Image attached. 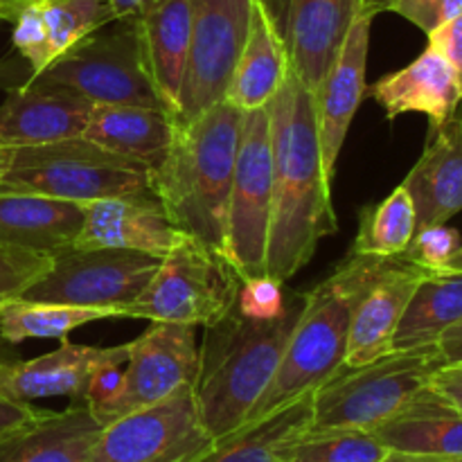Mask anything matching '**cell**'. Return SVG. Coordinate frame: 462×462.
<instances>
[{
  "label": "cell",
  "mask_w": 462,
  "mask_h": 462,
  "mask_svg": "<svg viewBox=\"0 0 462 462\" xmlns=\"http://www.w3.org/2000/svg\"><path fill=\"white\" fill-rule=\"evenodd\" d=\"M266 111L273 147L266 273L289 282L310 264L319 244L337 233L338 219L323 171L314 93L291 68Z\"/></svg>",
  "instance_id": "cell-1"
},
{
  "label": "cell",
  "mask_w": 462,
  "mask_h": 462,
  "mask_svg": "<svg viewBox=\"0 0 462 462\" xmlns=\"http://www.w3.org/2000/svg\"><path fill=\"white\" fill-rule=\"evenodd\" d=\"M242 117L221 102L192 122H176L170 152L152 171V189L171 224L224 257Z\"/></svg>",
  "instance_id": "cell-2"
},
{
  "label": "cell",
  "mask_w": 462,
  "mask_h": 462,
  "mask_svg": "<svg viewBox=\"0 0 462 462\" xmlns=\"http://www.w3.org/2000/svg\"><path fill=\"white\" fill-rule=\"evenodd\" d=\"M302 305L305 293L296 291L275 319H248L233 307L226 319L206 328L194 395L203 427L215 442L246 422L282 361Z\"/></svg>",
  "instance_id": "cell-3"
},
{
  "label": "cell",
  "mask_w": 462,
  "mask_h": 462,
  "mask_svg": "<svg viewBox=\"0 0 462 462\" xmlns=\"http://www.w3.org/2000/svg\"><path fill=\"white\" fill-rule=\"evenodd\" d=\"M383 262L386 257L350 253L332 275L305 293V305L284 347L282 361L244 424L257 422L310 395L343 368L352 310Z\"/></svg>",
  "instance_id": "cell-4"
},
{
  "label": "cell",
  "mask_w": 462,
  "mask_h": 462,
  "mask_svg": "<svg viewBox=\"0 0 462 462\" xmlns=\"http://www.w3.org/2000/svg\"><path fill=\"white\" fill-rule=\"evenodd\" d=\"M0 192H30L88 203L111 197H156L152 170L126 161L86 138L14 149Z\"/></svg>",
  "instance_id": "cell-5"
},
{
  "label": "cell",
  "mask_w": 462,
  "mask_h": 462,
  "mask_svg": "<svg viewBox=\"0 0 462 462\" xmlns=\"http://www.w3.org/2000/svg\"><path fill=\"white\" fill-rule=\"evenodd\" d=\"M442 368L433 346L393 350L365 365H343L314 391L311 429L374 431L400 413Z\"/></svg>",
  "instance_id": "cell-6"
},
{
  "label": "cell",
  "mask_w": 462,
  "mask_h": 462,
  "mask_svg": "<svg viewBox=\"0 0 462 462\" xmlns=\"http://www.w3.org/2000/svg\"><path fill=\"white\" fill-rule=\"evenodd\" d=\"M242 278L221 253L183 235L126 310V319L210 328L233 311Z\"/></svg>",
  "instance_id": "cell-7"
},
{
  "label": "cell",
  "mask_w": 462,
  "mask_h": 462,
  "mask_svg": "<svg viewBox=\"0 0 462 462\" xmlns=\"http://www.w3.org/2000/svg\"><path fill=\"white\" fill-rule=\"evenodd\" d=\"M161 260L120 248H68L21 293L32 300L111 310L126 319Z\"/></svg>",
  "instance_id": "cell-8"
},
{
  "label": "cell",
  "mask_w": 462,
  "mask_h": 462,
  "mask_svg": "<svg viewBox=\"0 0 462 462\" xmlns=\"http://www.w3.org/2000/svg\"><path fill=\"white\" fill-rule=\"evenodd\" d=\"M271 203H273V147L266 108L246 111L239 131L237 161L228 201L226 260L239 278L266 273Z\"/></svg>",
  "instance_id": "cell-9"
},
{
  "label": "cell",
  "mask_w": 462,
  "mask_h": 462,
  "mask_svg": "<svg viewBox=\"0 0 462 462\" xmlns=\"http://www.w3.org/2000/svg\"><path fill=\"white\" fill-rule=\"evenodd\" d=\"M36 77L93 104L162 108L144 70L135 23H120L113 32H93Z\"/></svg>",
  "instance_id": "cell-10"
},
{
  "label": "cell",
  "mask_w": 462,
  "mask_h": 462,
  "mask_svg": "<svg viewBox=\"0 0 462 462\" xmlns=\"http://www.w3.org/2000/svg\"><path fill=\"white\" fill-rule=\"evenodd\" d=\"M212 447L194 386H188L102 427L86 462H199Z\"/></svg>",
  "instance_id": "cell-11"
},
{
  "label": "cell",
  "mask_w": 462,
  "mask_h": 462,
  "mask_svg": "<svg viewBox=\"0 0 462 462\" xmlns=\"http://www.w3.org/2000/svg\"><path fill=\"white\" fill-rule=\"evenodd\" d=\"M255 0H189L192 32L176 122H192L226 102L248 39Z\"/></svg>",
  "instance_id": "cell-12"
},
{
  "label": "cell",
  "mask_w": 462,
  "mask_h": 462,
  "mask_svg": "<svg viewBox=\"0 0 462 462\" xmlns=\"http://www.w3.org/2000/svg\"><path fill=\"white\" fill-rule=\"evenodd\" d=\"M125 364L116 397L93 413L102 427L194 386L199 373L197 328L152 323L129 343Z\"/></svg>",
  "instance_id": "cell-13"
},
{
  "label": "cell",
  "mask_w": 462,
  "mask_h": 462,
  "mask_svg": "<svg viewBox=\"0 0 462 462\" xmlns=\"http://www.w3.org/2000/svg\"><path fill=\"white\" fill-rule=\"evenodd\" d=\"M0 147L21 149L79 138L88 125L93 102L72 90L32 75L21 57L0 61Z\"/></svg>",
  "instance_id": "cell-14"
},
{
  "label": "cell",
  "mask_w": 462,
  "mask_h": 462,
  "mask_svg": "<svg viewBox=\"0 0 462 462\" xmlns=\"http://www.w3.org/2000/svg\"><path fill=\"white\" fill-rule=\"evenodd\" d=\"M129 343L113 347L75 346L66 338L54 352L27 361L0 359V397L18 404H32L50 397L86 402L90 379L108 365L126 361Z\"/></svg>",
  "instance_id": "cell-15"
},
{
  "label": "cell",
  "mask_w": 462,
  "mask_h": 462,
  "mask_svg": "<svg viewBox=\"0 0 462 462\" xmlns=\"http://www.w3.org/2000/svg\"><path fill=\"white\" fill-rule=\"evenodd\" d=\"M374 16L361 14L355 25L347 32L337 59L329 66L328 75L314 90L316 125H319L320 156H323V171L332 185L337 174L338 156L343 143L350 131L352 117L359 111L365 97V70H368V48L370 27Z\"/></svg>",
  "instance_id": "cell-16"
},
{
  "label": "cell",
  "mask_w": 462,
  "mask_h": 462,
  "mask_svg": "<svg viewBox=\"0 0 462 462\" xmlns=\"http://www.w3.org/2000/svg\"><path fill=\"white\" fill-rule=\"evenodd\" d=\"M427 273L429 271L411 264L402 255L386 257L382 269L365 284L352 310L343 365L356 368L393 352V338L400 328L406 305Z\"/></svg>",
  "instance_id": "cell-17"
},
{
  "label": "cell",
  "mask_w": 462,
  "mask_h": 462,
  "mask_svg": "<svg viewBox=\"0 0 462 462\" xmlns=\"http://www.w3.org/2000/svg\"><path fill=\"white\" fill-rule=\"evenodd\" d=\"M81 206L84 226L72 248H120L162 260L183 237L156 197H111Z\"/></svg>",
  "instance_id": "cell-18"
},
{
  "label": "cell",
  "mask_w": 462,
  "mask_h": 462,
  "mask_svg": "<svg viewBox=\"0 0 462 462\" xmlns=\"http://www.w3.org/2000/svg\"><path fill=\"white\" fill-rule=\"evenodd\" d=\"M364 0H289L282 39L289 68L314 93L337 59Z\"/></svg>",
  "instance_id": "cell-19"
},
{
  "label": "cell",
  "mask_w": 462,
  "mask_h": 462,
  "mask_svg": "<svg viewBox=\"0 0 462 462\" xmlns=\"http://www.w3.org/2000/svg\"><path fill=\"white\" fill-rule=\"evenodd\" d=\"M418 215V230L447 224L462 212V113L431 126L427 144L402 183Z\"/></svg>",
  "instance_id": "cell-20"
},
{
  "label": "cell",
  "mask_w": 462,
  "mask_h": 462,
  "mask_svg": "<svg viewBox=\"0 0 462 462\" xmlns=\"http://www.w3.org/2000/svg\"><path fill=\"white\" fill-rule=\"evenodd\" d=\"M365 95L383 108L388 120L404 113H424L431 126L449 120L462 104V88L454 68L431 45L406 68L368 86Z\"/></svg>",
  "instance_id": "cell-21"
},
{
  "label": "cell",
  "mask_w": 462,
  "mask_h": 462,
  "mask_svg": "<svg viewBox=\"0 0 462 462\" xmlns=\"http://www.w3.org/2000/svg\"><path fill=\"white\" fill-rule=\"evenodd\" d=\"M99 431L102 424L86 402L41 409L34 420L0 436V462H86Z\"/></svg>",
  "instance_id": "cell-22"
},
{
  "label": "cell",
  "mask_w": 462,
  "mask_h": 462,
  "mask_svg": "<svg viewBox=\"0 0 462 462\" xmlns=\"http://www.w3.org/2000/svg\"><path fill=\"white\" fill-rule=\"evenodd\" d=\"M84 206L30 192H0V244L54 257L75 246Z\"/></svg>",
  "instance_id": "cell-23"
},
{
  "label": "cell",
  "mask_w": 462,
  "mask_h": 462,
  "mask_svg": "<svg viewBox=\"0 0 462 462\" xmlns=\"http://www.w3.org/2000/svg\"><path fill=\"white\" fill-rule=\"evenodd\" d=\"M135 23L144 70L161 106L176 120L189 54L192 7L189 0H165Z\"/></svg>",
  "instance_id": "cell-24"
},
{
  "label": "cell",
  "mask_w": 462,
  "mask_h": 462,
  "mask_svg": "<svg viewBox=\"0 0 462 462\" xmlns=\"http://www.w3.org/2000/svg\"><path fill=\"white\" fill-rule=\"evenodd\" d=\"M174 131L176 120L165 108L93 104L81 138L153 171L165 161Z\"/></svg>",
  "instance_id": "cell-25"
},
{
  "label": "cell",
  "mask_w": 462,
  "mask_h": 462,
  "mask_svg": "<svg viewBox=\"0 0 462 462\" xmlns=\"http://www.w3.org/2000/svg\"><path fill=\"white\" fill-rule=\"evenodd\" d=\"M289 72V57L284 48L282 32L275 23L266 0L253 5L251 30L239 54L233 81L226 93V102L239 111L266 108L282 86Z\"/></svg>",
  "instance_id": "cell-26"
},
{
  "label": "cell",
  "mask_w": 462,
  "mask_h": 462,
  "mask_svg": "<svg viewBox=\"0 0 462 462\" xmlns=\"http://www.w3.org/2000/svg\"><path fill=\"white\" fill-rule=\"evenodd\" d=\"M373 433L397 454L462 456V411L454 409L429 386Z\"/></svg>",
  "instance_id": "cell-27"
},
{
  "label": "cell",
  "mask_w": 462,
  "mask_h": 462,
  "mask_svg": "<svg viewBox=\"0 0 462 462\" xmlns=\"http://www.w3.org/2000/svg\"><path fill=\"white\" fill-rule=\"evenodd\" d=\"M311 415L314 393L217 440L199 462H289L291 447L311 429Z\"/></svg>",
  "instance_id": "cell-28"
},
{
  "label": "cell",
  "mask_w": 462,
  "mask_h": 462,
  "mask_svg": "<svg viewBox=\"0 0 462 462\" xmlns=\"http://www.w3.org/2000/svg\"><path fill=\"white\" fill-rule=\"evenodd\" d=\"M462 319V271L427 273L415 287L400 320L393 350L433 346L447 328Z\"/></svg>",
  "instance_id": "cell-29"
},
{
  "label": "cell",
  "mask_w": 462,
  "mask_h": 462,
  "mask_svg": "<svg viewBox=\"0 0 462 462\" xmlns=\"http://www.w3.org/2000/svg\"><path fill=\"white\" fill-rule=\"evenodd\" d=\"M106 319H120V316L111 310H90V307L12 296L0 302V341L9 346H18L30 338L63 341L75 329Z\"/></svg>",
  "instance_id": "cell-30"
},
{
  "label": "cell",
  "mask_w": 462,
  "mask_h": 462,
  "mask_svg": "<svg viewBox=\"0 0 462 462\" xmlns=\"http://www.w3.org/2000/svg\"><path fill=\"white\" fill-rule=\"evenodd\" d=\"M418 233V215L404 185L393 189L382 203L365 206L359 215V230L352 242V255L397 257Z\"/></svg>",
  "instance_id": "cell-31"
},
{
  "label": "cell",
  "mask_w": 462,
  "mask_h": 462,
  "mask_svg": "<svg viewBox=\"0 0 462 462\" xmlns=\"http://www.w3.org/2000/svg\"><path fill=\"white\" fill-rule=\"evenodd\" d=\"M391 449L373 431L310 429L291 447L289 462H382Z\"/></svg>",
  "instance_id": "cell-32"
},
{
  "label": "cell",
  "mask_w": 462,
  "mask_h": 462,
  "mask_svg": "<svg viewBox=\"0 0 462 462\" xmlns=\"http://www.w3.org/2000/svg\"><path fill=\"white\" fill-rule=\"evenodd\" d=\"M43 21L54 61L81 39L102 30L111 16L106 0H43Z\"/></svg>",
  "instance_id": "cell-33"
},
{
  "label": "cell",
  "mask_w": 462,
  "mask_h": 462,
  "mask_svg": "<svg viewBox=\"0 0 462 462\" xmlns=\"http://www.w3.org/2000/svg\"><path fill=\"white\" fill-rule=\"evenodd\" d=\"M293 296L296 291L289 289L287 282H280L269 273L253 275V278H244L239 284L235 307L239 314L248 316V319H275L287 310Z\"/></svg>",
  "instance_id": "cell-34"
},
{
  "label": "cell",
  "mask_w": 462,
  "mask_h": 462,
  "mask_svg": "<svg viewBox=\"0 0 462 462\" xmlns=\"http://www.w3.org/2000/svg\"><path fill=\"white\" fill-rule=\"evenodd\" d=\"M460 233L447 224L427 226V228L418 230L402 253L404 260L411 264L420 266V269L436 273V271H445L447 262L454 257V253L460 248Z\"/></svg>",
  "instance_id": "cell-35"
},
{
  "label": "cell",
  "mask_w": 462,
  "mask_h": 462,
  "mask_svg": "<svg viewBox=\"0 0 462 462\" xmlns=\"http://www.w3.org/2000/svg\"><path fill=\"white\" fill-rule=\"evenodd\" d=\"M52 257L0 244V302L12 296H21L45 269Z\"/></svg>",
  "instance_id": "cell-36"
},
{
  "label": "cell",
  "mask_w": 462,
  "mask_h": 462,
  "mask_svg": "<svg viewBox=\"0 0 462 462\" xmlns=\"http://www.w3.org/2000/svg\"><path fill=\"white\" fill-rule=\"evenodd\" d=\"M388 12L400 14L429 36L460 16L462 0H393Z\"/></svg>",
  "instance_id": "cell-37"
},
{
  "label": "cell",
  "mask_w": 462,
  "mask_h": 462,
  "mask_svg": "<svg viewBox=\"0 0 462 462\" xmlns=\"http://www.w3.org/2000/svg\"><path fill=\"white\" fill-rule=\"evenodd\" d=\"M429 45L436 48L449 61L462 88V14L454 21L447 23V25H442L440 30L431 32L429 34Z\"/></svg>",
  "instance_id": "cell-38"
},
{
  "label": "cell",
  "mask_w": 462,
  "mask_h": 462,
  "mask_svg": "<svg viewBox=\"0 0 462 462\" xmlns=\"http://www.w3.org/2000/svg\"><path fill=\"white\" fill-rule=\"evenodd\" d=\"M429 388L445 402H449L454 409L462 411V364L442 365L440 370H436Z\"/></svg>",
  "instance_id": "cell-39"
},
{
  "label": "cell",
  "mask_w": 462,
  "mask_h": 462,
  "mask_svg": "<svg viewBox=\"0 0 462 462\" xmlns=\"http://www.w3.org/2000/svg\"><path fill=\"white\" fill-rule=\"evenodd\" d=\"M41 409L32 404H18V402H9L0 397V436L14 429L23 427L25 422L34 420Z\"/></svg>",
  "instance_id": "cell-40"
},
{
  "label": "cell",
  "mask_w": 462,
  "mask_h": 462,
  "mask_svg": "<svg viewBox=\"0 0 462 462\" xmlns=\"http://www.w3.org/2000/svg\"><path fill=\"white\" fill-rule=\"evenodd\" d=\"M165 0H106L111 23H134Z\"/></svg>",
  "instance_id": "cell-41"
},
{
  "label": "cell",
  "mask_w": 462,
  "mask_h": 462,
  "mask_svg": "<svg viewBox=\"0 0 462 462\" xmlns=\"http://www.w3.org/2000/svg\"><path fill=\"white\" fill-rule=\"evenodd\" d=\"M436 350L440 355L442 365L462 364V319L447 328L436 341Z\"/></svg>",
  "instance_id": "cell-42"
},
{
  "label": "cell",
  "mask_w": 462,
  "mask_h": 462,
  "mask_svg": "<svg viewBox=\"0 0 462 462\" xmlns=\"http://www.w3.org/2000/svg\"><path fill=\"white\" fill-rule=\"evenodd\" d=\"M382 462H462L460 458H442V456H415V454H397V451H391L388 458Z\"/></svg>",
  "instance_id": "cell-43"
},
{
  "label": "cell",
  "mask_w": 462,
  "mask_h": 462,
  "mask_svg": "<svg viewBox=\"0 0 462 462\" xmlns=\"http://www.w3.org/2000/svg\"><path fill=\"white\" fill-rule=\"evenodd\" d=\"M393 0H364V14H370V16H377V14L388 12Z\"/></svg>",
  "instance_id": "cell-44"
},
{
  "label": "cell",
  "mask_w": 462,
  "mask_h": 462,
  "mask_svg": "<svg viewBox=\"0 0 462 462\" xmlns=\"http://www.w3.org/2000/svg\"><path fill=\"white\" fill-rule=\"evenodd\" d=\"M12 158H14V149L0 147V179L7 174L9 165H12Z\"/></svg>",
  "instance_id": "cell-45"
},
{
  "label": "cell",
  "mask_w": 462,
  "mask_h": 462,
  "mask_svg": "<svg viewBox=\"0 0 462 462\" xmlns=\"http://www.w3.org/2000/svg\"><path fill=\"white\" fill-rule=\"evenodd\" d=\"M445 271H462V244L458 251L454 253V257H451L449 262H447V269Z\"/></svg>",
  "instance_id": "cell-46"
}]
</instances>
